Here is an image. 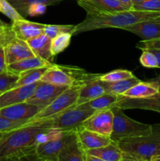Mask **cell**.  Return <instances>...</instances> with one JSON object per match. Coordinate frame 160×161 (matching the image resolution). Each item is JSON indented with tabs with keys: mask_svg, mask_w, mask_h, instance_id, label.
<instances>
[{
	"mask_svg": "<svg viewBox=\"0 0 160 161\" xmlns=\"http://www.w3.org/2000/svg\"><path fill=\"white\" fill-rule=\"evenodd\" d=\"M53 119H36L0 135V161L35 149L42 134L53 128Z\"/></svg>",
	"mask_w": 160,
	"mask_h": 161,
	"instance_id": "obj_1",
	"label": "cell"
},
{
	"mask_svg": "<svg viewBox=\"0 0 160 161\" xmlns=\"http://www.w3.org/2000/svg\"><path fill=\"white\" fill-rule=\"evenodd\" d=\"M160 12H149L129 9L115 13L86 12L84 20L75 25L73 36L82 32L103 28L124 29L139 22L149 20L159 17Z\"/></svg>",
	"mask_w": 160,
	"mask_h": 161,
	"instance_id": "obj_2",
	"label": "cell"
},
{
	"mask_svg": "<svg viewBox=\"0 0 160 161\" xmlns=\"http://www.w3.org/2000/svg\"><path fill=\"white\" fill-rule=\"evenodd\" d=\"M124 154L141 161H150L160 156V124L152 125L147 135L124 138L117 142Z\"/></svg>",
	"mask_w": 160,
	"mask_h": 161,
	"instance_id": "obj_3",
	"label": "cell"
},
{
	"mask_svg": "<svg viewBox=\"0 0 160 161\" xmlns=\"http://www.w3.org/2000/svg\"><path fill=\"white\" fill-rule=\"evenodd\" d=\"M113 112L112 132L110 136L111 141L117 143L124 138L144 136L152 133V125L138 122L129 117L123 109L117 106L111 108Z\"/></svg>",
	"mask_w": 160,
	"mask_h": 161,
	"instance_id": "obj_4",
	"label": "cell"
},
{
	"mask_svg": "<svg viewBox=\"0 0 160 161\" xmlns=\"http://www.w3.org/2000/svg\"><path fill=\"white\" fill-rule=\"evenodd\" d=\"M94 112L83 105H75L53 118V127L62 131H77Z\"/></svg>",
	"mask_w": 160,
	"mask_h": 161,
	"instance_id": "obj_5",
	"label": "cell"
},
{
	"mask_svg": "<svg viewBox=\"0 0 160 161\" xmlns=\"http://www.w3.org/2000/svg\"><path fill=\"white\" fill-rule=\"evenodd\" d=\"M82 86H74L56 97L51 103L41 110L35 117L36 119H53L68 108L76 105L78 93Z\"/></svg>",
	"mask_w": 160,
	"mask_h": 161,
	"instance_id": "obj_6",
	"label": "cell"
},
{
	"mask_svg": "<svg viewBox=\"0 0 160 161\" xmlns=\"http://www.w3.org/2000/svg\"><path fill=\"white\" fill-rule=\"evenodd\" d=\"M76 137V131H65L59 139L38 144L35 147L36 154L42 160L56 161L60 153Z\"/></svg>",
	"mask_w": 160,
	"mask_h": 161,
	"instance_id": "obj_7",
	"label": "cell"
},
{
	"mask_svg": "<svg viewBox=\"0 0 160 161\" xmlns=\"http://www.w3.org/2000/svg\"><path fill=\"white\" fill-rule=\"evenodd\" d=\"M113 112L111 108L96 111L83 122V127L90 131L110 137L112 132Z\"/></svg>",
	"mask_w": 160,
	"mask_h": 161,
	"instance_id": "obj_8",
	"label": "cell"
},
{
	"mask_svg": "<svg viewBox=\"0 0 160 161\" xmlns=\"http://www.w3.org/2000/svg\"><path fill=\"white\" fill-rule=\"evenodd\" d=\"M67 88H69L68 86H58L40 81L33 95L28 99L27 102L44 108Z\"/></svg>",
	"mask_w": 160,
	"mask_h": 161,
	"instance_id": "obj_9",
	"label": "cell"
},
{
	"mask_svg": "<svg viewBox=\"0 0 160 161\" xmlns=\"http://www.w3.org/2000/svg\"><path fill=\"white\" fill-rule=\"evenodd\" d=\"M43 108L33 104L23 102L0 108V116L15 121L30 120L41 112Z\"/></svg>",
	"mask_w": 160,
	"mask_h": 161,
	"instance_id": "obj_10",
	"label": "cell"
},
{
	"mask_svg": "<svg viewBox=\"0 0 160 161\" xmlns=\"http://www.w3.org/2000/svg\"><path fill=\"white\" fill-rule=\"evenodd\" d=\"M40 81L28 86L13 87L0 94V108L9 105L27 102L33 95Z\"/></svg>",
	"mask_w": 160,
	"mask_h": 161,
	"instance_id": "obj_11",
	"label": "cell"
},
{
	"mask_svg": "<svg viewBox=\"0 0 160 161\" xmlns=\"http://www.w3.org/2000/svg\"><path fill=\"white\" fill-rule=\"evenodd\" d=\"M6 64H10L25 58L35 57L34 52L30 48L26 41L20 40L17 37L6 42L4 46Z\"/></svg>",
	"mask_w": 160,
	"mask_h": 161,
	"instance_id": "obj_12",
	"label": "cell"
},
{
	"mask_svg": "<svg viewBox=\"0 0 160 161\" xmlns=\"http://www.w3.org/2000/svg\"><path fill=\"white\" fill-rule=\"evenodd\" d=\"M45 25L44 24L30 21L23 17L13 20L11 28L17 39L27 42L43 34Z\"/></svg>",
	"mask_w": 160,
	"mask_h": 161,
	"instance_id": "obj_13",
	"label": "cell"
},
{
	"mask_svg": "<svg viewBox=\"0 0 160 161\" xmlns=\"http://www.w3.org/2000/svg\"><path fill=\"white\" fill-rule=\"evenodd\" d=\"M115 106L123 110L138 108L160 113V91L155 95L144 98H130L121 96L120 100L116 103Z\"/></svg>",
	"mask_w": 160,
	"mask_h": 161,
	"instance_id": "obj_14",
	"label": "cell"
},
{
	"mask_svg": "<svg viewBox=\"0 0 160 161\" xmlns=\"http://www.w3.org/2000/svg\"><path fill=\"white\" fill-rule=\"evenodd\" d=\"M86 12L115 13L129 10L119 0H77Z\"/></svg>",
	"mask_w": 160,
	"mask_h": 161,
	"instance_id": "obj_15",
	"label": "cell"
},
{
	"mask_svg": "<svg viewBox=\"0 0 160 161\" xmlns=\"http://www.w3.org/2000/svg\"><path fill=\"white\" fill-rule=\"evenodd\" d=\"M123 30L139 36L142 41H151L160 39V21L155 19L134 24L125 27Z\"/></svg>",
	"mask_w": 160,
	"mask_h": 161,
	"instance_id": "obj_16",
	"label": "cell"
},
{
	"mask_svg": "<svg viewBox=\"0 0 160 161\" xmlns=\"http://www.w3.org/2000/svg\"><path fill=\"white\" fill-rule=\"evenodd\" d=\"M41 81L68 87L76 86L75 79L69 73L65 66L57 65L55 64L47 69L46 72L42 75Z\"/></svg>",
	"mask_w": 160,
	"mask_h": 161,
	"instance_id": "obj_17",
	"label": "cell"
},
{
	"mask_svg": "<svg viewBox=\"0 0 160 161\" xmlns=\"http://www.w3.org/2000/svg\"><path fill=\"white\" fill-rule=\"evenodd\" d=\"M76 135L80 146L85 151L103 147L112 142L110 137L90 131L83 127L77 130Z\"/></svg>",
	"mask_w": 160,
	"mask_h": 161,
	"instance_id": "obj_18",
	"label": "cell"
},
{
	"mask_svg": "<svg viewBox=\"0 0 160 161\" xmlns=\"http://www.w3.org/2000/svg\"><path fill=\"white\" fill-rule=\"evenodd\" d=\"M51 40L52 39L47 37L45 34H42L29 39L27 42L35 56L53 63L54 57L51 53Z\"/></svg>",
	"mask_w": 160,
	"mask_h": 161,
	"instance_id": "obj_19",
	"label": "cell"
},
{
	"mask_svg": "<svg viewBox=\"0 0 160 161\" xmlns=\"http://www.w3.org/2000/svg\"><path fill=\"white\" fill-rule=\"evenodd\" d=\"M105 93L106 91L101 80L99 79L92 80L80 87L76 105H82L85 102L93 100Z\"/></svg>",
	"mask_w": 160,
	"mask_h": 161,
	"instance_id": "obj_20",
	"label": "cell"
},
{
	"mask_svg": "<svg viewBox=\"0 0 160 161\" xmlns=\"http://www.w3.org/2000/svg\"><path fill=\"white\" fill-rule=\"evenodd\" d=\"M53 64H54L53 63L42 59L37 56H35L31 57V58H25V59L17 61V62L13 63V64H8L7 70L9 72H13V73L20 75L22 72L31 70V69L43 67H51Z\"/></svg>",
	"mask_w": 160,
	"mask_h": 161,
	"instance_id": "obj_21",
	"label": "cell"
},
{
	"mask_svg": "<svg viewBox=\"0 0 160 161\" xmlns=\"http://www.w3.org/2000/svg\"><path fill=\"white\" fill-rule=\"evenodd\" d=\"M86 154L98 157L105 161H119L123 157V152L121 150L116 142H112L108 146L97 149L85 151Z\"/></svg>",
	"mask_w": 160,
	"mask_h": 161,
	"instance_id": "obj_22",
	"label": "cell"
},
{
	"mask_svg": "<svg viewBox=\"0 0 160 161\" xmlns=\"http://www.w3.org/2000/svg\"><path fill=\"white\" fill-rule=\"evenodd\" d=\"M159 89L152 82H139L125 91L122 96L130 98H144L151 97L159 92Z\"/></svg>",
	"mask_w": 160,
	"mask_h": 161,
	"instance_id": "obj_23",
	"label": "cell"
},
{
	"mask_svg": "<svg viewBox=\"0 0 160 161\" xmlns=\"http://www.w3.org/2000/svg\"><path fill=\"white\" fill-rule=\"evenodd\" d=\"M86 152L80 146L76 137L60 153L56 161H86Z\"/></svg>",
	"mask_w": 160,
	"mask_h": 161,
	"instance_id": "obj_24",
	"label": "cell"
},
{
	"mask_svg": "<svg viewBox=\"0 0 160 161\" xmlns=\"http://www.w3.org/2000/svg\"><path fill=\"white\" fill-rule=\"evenodd\" d=\"M121 96L122 95H116V94L105 93L93 100L82 104V105H84L86 108L93 110V111L109 109V108L115 106L116 103L120 100Z\"/></svg>",
	"mask_w": 160,
	"mask_h": 161,
	"instance_id": "obj_25",
	"label": "cell"
},
{
	"mask_svg": "<svg viewBox=\"0 0 160 161\" xmlns=\"http://www.w3.org/2000/svg\"><path fill=\"white\" fill-rule=\"evenodd\" d=\"M139 82H141L139 79L136 78V76H133V78L118 82H113V83L103 82V84L106 93L116 94V95H122L125 91H128L130 88H131Z\"/></svg>",
	"mask_w": 160,
	"mask_h": 161,
	"instance_id": "obj_26",
	"label": "cell"
},
{
	"mask_svg": "<svg viewBox=\"0 0 160 161\" xmlns=\"http://www.w3.org/2000/svg\"><path fill=\"white\" fill-rule=\"evenodd\" d=\"M49 68L50 67L39 68V69H31V70L22 72L19 75V80L14 87L28 86V85H31L41 81L42 75H44V73L46 72Z\"/></svg>",
	"mask_w": 160,
	"mask_h": 161,
	"instance_id": "obj_27",
	"label": "cell"
},
{
	"mask_svg": "<svg viewBox=\"0 0 160 161\" xmlns=\"http://www.w3.org/2000/svg\"><path fill=\"white\" fill-rule=\"evenodd\" d=\"M64 0H8L9 3L16 9V10L22 16L26 17V10L29 6L32 4L46 5V6H53L58 4Z\"/></svg>",
	"mask_w": 160,
	"mask_h": 161,
	"instance_id": "obj_28",
	"label": "cell"
},
{
	"mask_svg": "<svg viewBox=\"0 0 160 161\" xmlns=\"http://www.w3.org/2000/svg\"><path fill=\"white\" fill-rule=\"evenodd\" d=\"M71 33H62L51 40V53L53 57L65 50L70 45L72 36Z\"/></svg>",
	"mask_w": 160,
	"mask_h": 161,
	"instance_id": "obj_29",
	"label": "cell"
},
{
	"mask_svg": "<svg viewBox=\"0 0 160 161\" xmlns=\"http://www.w3.org/2000/svg\"><path fill=\"white\" fill-rule=\"evenodd\" d=\"M75 25H45L43 34L53 39L62 33H71L74 35Z\"/></svg>",
	"mask_w": 160,
	"mask_h": 161,
	"instance_id": "obj_30",
	"label": "cell"
},
{
	"mask_svg": "<svg viewBox=\"0 0 160 161\" xmlns=\"http://www.w3.org/2000/svg\"><path fill=\"white\" fill-rule=\"evenodd\" d=\"M133 76L135 75L130 71L125 70V69H117V70L111 71L106 74L100 75L99 80H101L102 82H106V83H113V82H118L133 78Z\"/></svg>",
	"mask_w": 160,
	"mask_h": 161,
	"instance_id": "obj_31",
	"label": "cell"
},
{
	"mask_svg": "<svg viewBox=\"0 0 160 161\" xmlns=\"http://www.w3.org/2000/svg\"><path fill=\"white\" fill-rule=\"evenodd\" d=\"M19 80V75L6 71L0 73V94L6 92L15 86Z\"/></svg>",
	"mask_w": 160,
	"mask_h": 161,
	"instance_id": "obj_32",
	"label": "cell"
},
{
	"mask_svg": "<svg viewBox=\"0 0 160 161\" xmlns=\"http://www.w3.org/2000/svg\"><path fill=\"white\" fill-rule=\"evenodd\" d=\"M34 119H30V120H20L15 121L12 119H7L3 116H0V135L3 133H6L14 129L19 128L20 127L26 125L28 123L31 122Z\"/></svg>",
	"mask_w": 160,
	"mask_h": 161,
	"instance_id": "obj_33",
	"label": "cell"
},
{
	"mask_svg": "<svg viewBox=\"0 0 160 161\" xmlns=\"http://www.w3.org/2000/svg\"><path fill=\"white\" fill-rule=\"evenodd\" d=\"M140 62L144 67L148 69H158V62L156 56L149 50H143L140 58Z\"/></svg>",
	"mask_w": 160,
	"mask_h": 161,
	"instance_id": "obj_34",
	"label": "cell"
},
{
	"mask_svg": "<svg viewBox=\"0 0 160 161\" xmlns=\"http://www.w3.org/2000/svg\"><path fill=\"white\" fill-rule=\"evenodd\" d=\"M132 9L149 12H160V0H144L142 3L133 5Z\"/></svg>",
	"mask_w": 160,
	"mask_h": 161,
	"instance_id": "obj_35",
	"label": "cell"
},
{
	"mask_svg": "<svg viewBox=\"0 0 160 161\" xmlns=\"http://www.w3.org/2000/svg\"><path fill=\"white\" fill-rule=\"evenodd\" d=\"M0 13L9 17L12 21L24 17L16 10L15 8L8 2V0H0Z\"/></svg>",
	"mask_w": 160,
	"mask_h": 161,
	"instance_id": "obj_36",
	"label": "cell"
},
{
	"mask_svg": "<svg viewBox=\"0 0 160 161\" xmlns=\"http://www.w3.org/2000/svg\"><path fill=\"white\" fill-rule=\"evenodd\" d=\"M46 5L41 4V3L31 5L28 6L26 10V17L27 16L34 17V16L42 15L46 10Z\"/></svg>",
	"mask_w": 160,
	"mask_h": 161,
	"instance_id": "obj_37",
	"label": "cell"
},
{
	"mask_svg": "<svg viewBox=\"0 0 160 161\" xmlns=\"http://www.w3.org/2000/svg\"><path fill=\"white\" fill-rule=\"evenodd\" d=\"M138 49L143 50L147 49H159L160 50V39L151 41H141L136 46Z\"/></svg>",
	"mask_w": 160,
	"mask_h": 161,
	"instance_id": "obj_38",
	"label": "cell"
},
{
	"mask_svg": "<svg viewBox=\"0 0 160 161\" xmlns=\"http://www.w3.org/2000/svg\"><path fill=\"white\" fill-rule=\"evenodd\" d=\"M18 161H42L43 160L40 158L39 156L36 154L35 149L26 153L21 154L20 156H17Z\"/></svg>",
	"mask_w": 160,
	"mask_h": 161,
	"instance_id": "obj_39",
	"label": "cell"
},
{
	"mask_svg": "<svg viewBox=\"0 0 160 161\" xmlns=\"http://www.w3.org/2000/svg\"><path fill=\"white\" fill-rule=\"evenodd\" d=\"M6 69H7V64L6 61L4 47L0 45V73L6 71Z\"/></svg>",
	"mask_w": 160,
	"mask_h": 161,
	"instance_id": "obj_40",
	"label": "cell"
},
{
	"mask_svg": "<svg viewBox=\"0 0 160 161\" xmlns=\"http://www.w3.org/2000/svg\"><path fill=\"white\" fill-rule=\"evenodd\" d=\"M149 50L150 51H152L154 54L156 56L157 59H158V69H160V50L159 49H147Z\"/></svg>",
	"mask_w": 160,
	"mask_h": 161,
	"instance_id": "obj_41",
	"label": "cell"
},
{
	"mask_svg": "<svg viewBox=\"0 0 160 161\" xmlns=\"http://www.w3.org/2000/svg\"><path fill=\"white\" fill-rule=\"evenodd\" d=\"M119 161H141V160H137V159L136 158H133V157H130V156L125 155V154L123 153V157H122V159H121Z\"/></svg>",
	"mask_w": 160,
	"mask_h": 161,
	"instance_id": "obj_42",
	"label": "cell"
},
{
	"mask_svg": "<svg viewBox=\"0 0 160 161\" xmlns=\"http://www.w3.org/2000/svg\"><path fill=\"white\" fill-rule=\"evenodd\" d=\"M122 3H123L129 9H132L133 8V3H132V0H119Z\"/></svg>",
	"mask_w": 160,
	"mask_h": 161,
	"instance_id": "obj_43",
	"label": "cell"
},
{
	"mask_svg": "<svg viewBox=\"0 0 160 161\" xmlns=\"http://www.w3.org/2000/svg\"><path fill=\"white\" fill-rule=\"evenodd\" d=\"M86 161H105L102 159L98 158V157H93V156H91L89 155V154H86Z\"/></svg>",
	"mask_w": 160,
	"mask_h": 161,
	"instance_id": "obj_44",
	"label": "cell"
},
{
	"mask_svg": "<svg viewBox=\"0 0 160 161\" xmlns=\"http://www.w3.org/2000/svg\"><path fill=\"white\" fill-rule=\"evenodd\" d=\"M150 82H152V83H153L154 84L156 85L160 91V75H158L157 77H155V78L152 79V80H150Z\"/></svg>",
	"mask_w": 160,
	"mask_h": 161,
	"instance_id": "obj_45",
	"label": "cell"
},
{
	"mask_svg": "<svg viewBox=\"0 0 160 161\" xmlns=\"http://www.w3.org/2000/svg\"><path fill=\"white\" fill-rule=\"evenodd\" d=\"M144 0H132V3H133V6L135 4H138L140 3H142Z\"/></svg>",
	"mask_w": 160,
	"mask_h": 161,
	"instance_id": "obj_46",
	"label": "cell"
},
{
	"mask_svg": "<svg viewBox=\"0 0 160 161\" xmlns=\"http://www.w3.org/2000/svg\"><path fill=\"white\" fill-rule=\"evenodd\" d=\"M6 23H4V22H3V20H1V19H0V27L6 26Z\"/></svg>",
	"mask_w": 160,
	"mask_h": 161,
	"instance_id": "obj_47",
	"label": "cell"
},
{
	"mask_svg": "<svg viewBox=\"0 0 160 161\" xmlns=\"http://www.w3.org/2000/svg\"><path fill=\"white\" fill-rule=\"evenodd\" d=\"M155 20H157V21H160V16H159V17H156V18H155Z\"/></svg>",
	"mask_w": 160,
	"mask_h": 161,
	"instance_id": "obj_48",
	"label": "cell"
},
{
	"mask_svg": "<svg viewBox=\"0 0 160 161\" xmlns=\"http://www.w3.org/2000/svg\"><path fill=\"white\" fill-rule=\"evenodd\" d=\"M42 161H50V160H43Z\"/></svg>",
	"mask_w": 160,
	"mask_h": 161,
	"instance_id": "obj_49",
	"label": "cell"
},
{
	"mask_svg": "<svg viewBox=\"0 0 160 161\" xmlns=\"http://www.w3.org/2000/svg\"><path fill=\"white\" fill-rule=\"evenodd\" d=\"M150 161H155V160H150Z\"/></svg>",
	"mask_w": 160,
	"mask_h": 161,
	"instance_id": "obj_50",
	"label": "cell"
},
{
	"mask_svg": "<svg viewBox=\"0 0 160 161\" xmlns=\"http://www.w3.org/2000/svg\"><path fill=\"white\" fill-rule=\"evenodd\" d=\"M2 161H4V160H2Z\"/></svg>",
	"mask_w": 160,
	"mask_h": 161,
	"instance_id": "obj_51",
	"label": "cell"
},
{
	"mask_svg": "<svg viewBox=\"0 0 160 161\" xmlns=\"http://www.w3.org/2000/svg\"></svg>",
	"mask_w": 160,
	"mask_h": 161,
	"instance_id": "obj_52",
	"label": "cell"
}]
</instances>
